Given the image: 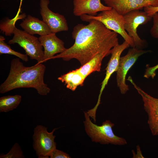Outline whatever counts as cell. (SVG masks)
<instances>
[{
    "mask_svg": "<svg viewBox=\"0 0 158 158\" xmlns=\"http://www.w3.org/2000/svg\"><path fill=\"white\" fill-rule=\"evenodd\" d=\"M86 25L79 24L73 28V45L52 59L61 58L65 61L74 59L82 66L98 54L110 51L118 44V34L107 28L100 22L88 20Z\"/></svg>",
    "mask_w": 158,
    "mask_h": 158,
    "instance_id": "cell-1",
    "label": "cell"
},
{
    "mask_svg": "<svg viewBox=\"0 0 158 158\" xmlns=\"http://www.w3.org/2000/svg\"><path fill=\"white\" fill-rule=\"evenodd\" d=\"M45 70V66L42 63L26 67L19 58L13 59L8 75L0 85V93L19 88H32L41 95H47L50 89L44 82Z\"/></svg>",
    "mask_w": 158,
    "mask_h": 158,
    "instance_id": "cell-2",
    "label": "cell"
},
{
    "mask_svg": "<svg viewBox=\"0 0 158 158\" xmlns=\"http://www.w3.org/2000/svg\"><path fill=\"white\" fill-rule=\"evenodd\" d=\"M85 120L83 121L85 131L92 142L101 144H110L115 145H123L127 144L124 138L116 135L112 128L114 123L110 120L103 122L101 126L93 123L90 119L87 112H84Z\"/></svg>",
    "mask_w": 158,
    "mask_h": 158,
    "instance_id": "cell-3",
    "label": "cell"
},
{
    "mask_svg": "<svg viewBox=\"0 0 158 158\" xmlns=\"http://www.w3.org/2000/svg\"><path fill=\"white\" fill-rule=\"evenodd\" d=\"M80 17L84 21L95 19L100 22L108 29L120 35L131 47H135L133 40L125 29L123 15L119 14L114 9L102 11L95 16L84 14Z\"/></svg>",
    "mask_w": 158,
    "mask_h": 158,
    "instance_id": "cell-4",
    "label": "cell"
},
{
    "mask_svg": "<svg viewBox=\"0 0 158 158\" xmlns=\"http://www.w3.org/2000/svg\"><path fill=\"white\" fill-rule=\"evenodd\" d=\"M13 34V36L8 43L10 44H18L24 49L26 54L31 59L37 60V64L41 63L43 60L44 51L38 38L16 27Z\"/></svg>",
    "mask_w": 158,
    "mask_h": 158,
    "instance_id": "cell-5",
    "label": "cell"
},
{
    "mask_svg": "<svg viewBox=\"0 0 158 158\" xmlns=\"http://www.w3.org/2000/svg\"><path fill=\"white\" fill-rule=\"evenodd\" d=\"M47 128L42 125H37L34 130L32 136L33 147L39 158H49L51 152L56 149V143L53 135L57 128L49 132Z\"/></svg>",
    "mask_w": 158,
    "mask_h": 158,
    "instance_id": "cell-6",
    "label": "cell"
},
{
    "mask_svg": "<svg viewBox=\"0 0 158 158\" xmlns=\"http://www.w3.org/2000/svg\"><path fill=\"white\" fill-rule=\"evenodd\" d=\"M123 16L125 20V29L133 40L135 47L140 49L144 47L145 42L138 35L137 28L141 25L147 24L151 20L152 17L148 16L144 11L140 10L131 11Z\"/></svg>",
    "mask_w": 158,
    "mask_h": 158,
    "instance_id": "cell-7",
    "label": "cell"
},
{
    "mask_svg": "<svg viewBox=\"0 0 158 158\" xmlns=\"http://www.w3.org/2000/svg\"><path fill=\"white\" fill-rule=\"evenodd\" d=\"M150 51L149 50H143L135 47L129 49L126 55L120 57L116 71V80L117 86L121 94H125L129 90V86L126 83V78L128 71L139 56Z\"/></svg>",
    "mask_w": 158,
    "mask_h": 158,
    "instance_id": "cell-8",
    "label": "cell"
},
{
    "mask_svg": "<svg viewBox=\"0 0 158 158\" xmlns=\"http://www.w3.org/2000/svg\"><path fill=\"white\" fill-rule=\"evenodd\" d=\"M127 80L133 85L142 97L145 110L148 116L147 123L153 136L158 135V98L148 94L138 86L129 76Z\"/></svg>",
    "mask_w": 158,
    "mask_h": 158,
    "instance_id": "cell-9",
    "label": "cell"
},
{
    "mask_svg": "<svg viewBox=\"0 0 158 158\" xmlns=\"http://www.w3.org/2000/svg\"><path fill=\"white\" fill-rule=\"evenodd\" d=\"M49 4V0H40V13L42 20L48 26L51 33L67 31L68 28L65 17L51 11L48 6Z\"/></svg>",
    "mask_w": 158,
    "mask_h": 158,
    "instance_id": "cell-10",
    "label": "cell"
},
{
    "mask_svg": "<svg viewBox=\"0 0 158 158\" xmlns=\"http://www.w3.org/2000/svg\"><path fill=\"white\" fill-rule=\"evenodd\" d=\"M107 6L123 15L133 10H141L151 6H158V0H103Z\"/></svg>",
    "mask_w": 158,
    "mask_h": 158,
    "instance_id": "cell-11",
    "label": "cell"
},
{
    "mask_svg": "<svg viewBox=\"0 0 158 158\" xmlns=\"http://www.w3.org/2000/svg\"><path fill=\"white\" fill-rule=\"evenodd\" d=\"M129 46V44L124 41L122 44H118L111 49V56L106 69V75L102 83L97 102L95 107L92 108L94 111H97L100 104L101 97L104 90L107 85L111 75L117 70L121 54L125 49L127 48Z\"/></svg>",
    "mask_w": 158,
    "mask_h": 158,
    "instance_id": "cell-12",
    "label": "cell"
},
{
    "mask_svg": "<svg viewBox=\"0 0 158 158\" xmlns=\"http://www.w3.org/2000/svg\"><path fill=\"white\" fill-rule=\"evenodd\" d=\"M38 39L44 48L43 60L41 63L52 59L55 54L62 53L66 49L64 42L56 36L55 33L40 36Z\"/></svg>",
    "mask_w": 158,
    "mask_h": 158,
    "instance_id": "cell-13",
    "label": "cell"
},
{
    "mask_svg": "<svg viewBox=\"0 0 158 158\" xmlns=\"http://www.w3.org/2000/svg\"><path fill=\"white\" fill-rule=\"evenodd\" d=\"M73 13L77 16L84 14L95 16L98 12L112 8L104 5L101 0H73Z\"/></svg>",
    "mask_w": 158,
    "mask_h": 158,
    "instance_id": "cell-14",
    "label": "cell"
},
{
    "mask_svg": "<svg viewBox=\"0 0 158 158\" xmlns=\"http://www.w3.org/2000/svg\"><path fill=\"white\" fill-rule=\"evenodd\" d=\"M20 25L24 31L32 35L38 34L42 36L51 33L48 26L42 20L30 15H28L23 20Z\"/></svg>",
    "mask_w": 158,
    "mask_h": 158,
    "instance_id": "cell-15",
    "label": "cell"
},
{
    "mask_svg": "<svg viewBox=\"0 0 158 158\" xmlns=\"http://www.w3.org/2000/svg\"><path fill=\"white\" fill-rule=\"evenodd\" d=\"M110 52L111 51L97 54L87 63L77 69V70L85 79L92 72L100 71L103 59L105 56L110 54Z\"/></svg>",
    "mask_w": 158,
    "mask_h": 158,
    "instance_id": "cell-16",
    "label": "cell"
},
{
    "mask_svg": "<svg viewBox=\"0 0 158 158\" xmlns=\"http://www.w3.org/2000/svg\"><path fill=\"white\" fill-rule=\"evenodd\" d=\"M58 79L64 83L67 88L74 91L79 86L83 85L85 79L76 69L61 75Z\"/></svg>",
    "mask_w": 158,
    "mask_h": 158,
    "instance_id": "cell-17",
    "label": "cell"
},
{
    "mask_svg": "<svg viewBox=\"0 0 158 158\" xmlns=\"http://www.w3.org/2000/svg\"><path fill=\"white\" fill-rule=\"evenodd\" d=\"M21 100V96L18 95L1 97L0 112H7L16 109L20 103Z\"/></svg>",
    "mask_w": 158,
    "mask_h": 158,
    "instance_id": "cell-18",
    "label": "cell"
},
{
    "mask_svg": "<svg viewBox=\"0 0 158 158\" xmlns=\"http://www.w3.org/2000/svg\"><path fill=\"white\" fill-rule=\"evenodd\" d=\"M5 38L2 36H0V54H7L14 55L23 61L27 62L28 61V56L15 51L10 46L5 42Z\"/></svg>",
    "mask_w": 158,
    "mask_h": 158,
    "instance_id": "cell-19",
    "label": "cell"
},
{
    "mask_svg": "<svg viewBox=\"0 0 158 158\" xmlns=\"http://www.w3.org/2000/svg\"><path fill=\"white\" fill-rule=\"evenodd\" d=\"M26 15L23 13L12 19H8L0 24V28L1 30L6 36H11L13 34L15 26V23L19 19L25 18Z\"/></svg>",
    "mask_w": 158,
    "mask_h": 158,
    "instance_id": "cell-20",
    "label": "cell"
},
{
    "mask_svg": "<svg viewBox=\"0 0 158 158\" xmlns=\"http://www.w3.org/2000/svg\"><path fill=\"white\" fill-rule=\"evenodd\" d=\"M25 157L20 146L16 142L6 154H1L0 158H24Z\"/></svg>",
    "mask_w": 158,
    "mask_h": 158,
    "instance_id": "cell-21",
    "label": "cell"
},
{
    "mask_svg": "<svg viewBox=\"0 0 158 158\" xmlns=\"http://www.w3.org/2000/svg\"><path fill=\"white\" fill-rule=\"evenodd\" d=\"M153 20V24L150 32L152 37L158 39V12L153 15L152 17Z\"/></svg>",
    "mask_w": 158,
    "mask_h": 158,
    "instance_id": "cell-22",
    "label": "cell"
},
{
    "mask_svg": "<svg viewBox=\"0 0 158 158\" xmlns=\"http://www.w3.org/2000/svg\"><path fill=\"white\" fill-rule=\"evenodd\" d=\"M49 157L51 158H70L68 154L62 151L56 149L50 153Z\"/></svg>",
    "mask_w": 158,
    "mask_h": 158,
    "instance_id": "cell-23",
    "label": "cell"
},
{
    "mask_svg": "<svg viewBox=\"0 0 158 158\" xmlns=\"http://www.w3.org/2000/svg\"><path fill=\"white\" fill-rule=\"evenodd\" d=\"M158 69V64L152 67H148L147 66L144 77L147 78H154L156 75V71Z\"/></svg>",
    "mask_w": 158,
    "mask_h": 158,
    "instance_id": "cell-24",
    "label": "cell"
},
{
    "mask_svg": "<svg viewBox=\"0 0 158 158\" xmlns=\"http://www.w3.org/2000/svg\"><path fill=\"white\" fill-rule=\"evenodd\" d=\"M144 11L148 16L152 17L154 13L158 12V6L155 7L151 6H148L144 8Z\"/></svg>",
    "mask_w": 158,
    "mask_h": 158,
    "instance_id": "cell-25",
    "label": "cell"
},
{
    "mask_svg": "<svg viewBox=\"0 0 158 158\" xmlns=\"http://www.w3.org/2000/svg\"><path fill=\"white\" fill-rule=\"evenodd\" d=\"M23 0H20V6H19V8L18 10V12H17V14H16V16H18L19 13L20 12V8H21V5H22V3Z\"/></svg>",
    "mask_w": 158,
    "mask_h": 158,
    "instance_id": "cell-26",
    "label": "cell"
}]
</instances>
